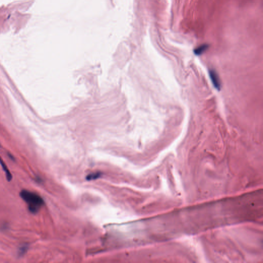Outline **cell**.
Returning a JSON list of instances; mask_svg holds the SVG:
<instances>
[{
  "mask_svg": "<svg viewBox=\"0 0 263 263\" xmlns=\"http://www.w3.org/2000/svg\"><path fill=\"white\" fill-rule=\"evenodd\" d=\"M0 165L2 166L4 171L5 173L7 181H10L13 179V175L11 173L10 171L7 168V166L6 165L5 162L3 161L2 158L1 157V156H0Z\"/></svg>",
  "mask_w": 263,
  "mask_h": 263,
  "instance_id": "3",
  "label": "cell"
},
{
  "mask_svg": "<svg viewBox=\"0 0 263 263\" xmlns=\"http://www.w3.org/2000/svg\"><path fill=\"white\" fill-rule=\"evenodd\" d=\"M209 48V45L207 44H203L201 45L200 46L198 47L197 48L194 50V54L197 55H200L204 52H205L206 50Z\"/></svg>",
  "mask_w": 263,
  "mask_h": 263,
  "instance_id": "4",
  "label": "cell"
},
{
  "mask_svg": "<svg viewBox=\"0 0 263 263\" xmlns=\"http://www.w3.org/2000/svg\"><path fill=\"white\" fill-rule=\"evenodd\" d=\"M20 196L27 204L29 212L31 214H37L45 204L43 198L34 192L22 190L20 192Z\"/></svg>",
  "mask_w": 263,
  "mask_h": 263,
  "instance_id": "1",
  "label": "cell"
},
{
  "mask_svg": "<svg viewBox=\"0 0 263 263\" xmlns=\"http://www.w3.org/2000/svg\"><path fill=\"white\" fill-rule=\"evenodd\" d=\"M101 175V173L100 172H95V173H92L86 176V179L88 181H91V180H95V179L98 178L99 177H100Z\"/></svg>",
  "mask_w": 263,
  "mask_h": 263,
  "instance_id": "6",
  "label": "cell"
},
{
  "mask_svg": "<svg viewBox=\"0 0 263 263\" xmlns=\"http://www.w3.org/2000/svg\"><path fill=\"white\" fill-rule=\"evenodd\" d=\"M210 78L213 83V86L217 90L220 91L221 88V82L218 73L214 70L211 69L209 70Z\"/></svg>",
  "mask_w": 263,
  "mask_h": 263,
  "instance_id": "2",
  "label": "cell"
},
{
  "mask_svg": "<svg viewBox=\"0 0 263 263\" xmlns=\"http://www.w3.org/2000/svg\"><path fill=\"white\" fill-rule=\"evenodd\" d=\"M29 249V245L28 244H24L19 248L18 250V255L19 257L24 256Z\"/></svg>",
  "mask_w": 263,
  "mask_h": 263,
  "instance_id": "5",
  "label": "cell"
},
{
  "mask_svg": "<svg viewBox=\"0 0 263 263\" xmlns=\"http://www.w3.org/2000/svg\"><path fill=\"white\" fill-rule=\"evenodd\" d=\"M7 155H8V156L9 157V158H10L12 161H14V160H15V158H14V157H13L11 154H10V153H8L7 154Z\"/></svg>",
  "mask_w": 263,
  "mask_h": 263,
  "instance_id": "7",
  "label": "cell"
}]
</instances>
